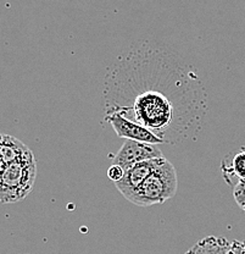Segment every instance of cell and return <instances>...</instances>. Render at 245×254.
Here are the masks:
<instances>
[{"instance_id":"obj_10","label":"cell","mask_w":245,"mask_h":254,"mask_svg":"<svg viewBox=\"0 0 245 254\" xmlns=\"http://www.w3.org/2000/svg\"><path fill=\"white\" fill-rule=\"evenodd\" d=\"M233 197L242 210H245V180H239L233 189Z\"/></svg>"},{"instance_id":"obj_3","label":"cell","mask_w":245,"mask_h":254,"mask_svg":"<svg viewBox=\"0 0 245 254\" xmlns=\"http://www.w3.org/2000/svg\"><path fill=\"white\" fill-rule=\"evenodd\" d=\"M0 200L2 204L25 199L37 179V161L33 153L15 163L0 166Z\"/></svg>"},{"instance_id":"obj_7","label":"cell","mask_w":245,"mask_h":254,"mask_svg":"<svg viewBox=\"0 0 245 254\" xmlns=\"http://www.w3.org/2000/svg\"><path fill=\"white\" fill-rule=\"evenodd\" d=\"M32 150L16 137L10 134H1L0 138V166L15 163L20 159L27 157Z\"/></svg>"},{"instance_id":"obj_1","label":"cell","mask_w":245,"mask_h":254,"mask_svg":"<svg viewBox=\"0 0 245 254\" xmlns=\"http://www.w3.org/2000/svg\"><path fill=\"white\" fill-rule=\"evenodd\" d=\"M105 113L146 127L165 144L194 139L207 114L206 92L188 62L156 41L134 42L109 66Z\"/></svg>"},{"instance_id":"obj_2","label":"cell","mask_w":245,"mask_h":254,"mask_svg":"<svg viewBox=\"0 0 245 254\" xmlns=\"http://www.w3.org/2000/svg\"><path fill=\"white\" fill-rule=\"evenodd\" d=\"M177 192V173L166 158L161 164L150 174L146 181L134 192L128 194L126 199L139 206L162 204L172 198Z\"/></svg>"},{"instance_id":"obj_6","label":"cell","mask_w":245,"mask_h":254,"mask_svg":"<svg viewBox=\"0 0 245 254\" xmlns=\"http://www.w3.org/2000/svg\"><path fill=\"white\" fill-rule=\"evenodd\" d=\"M163 158L152 159V160L143 161V163L134 165L130 170L126 171L125 176H123V179L120 182H116V189L120 190L123 197L126 198L146 181L147 177L150 176V174L161 164Z\"/></svg>"},{"instance_id":"obj_12","label":"cell","mask_w":245,"mask_h":254,"mask_svg":"<svg viewBox=\"0 0 245 254\" xmlns=\"http://www.w3.org/2000/svg\"><path fill=\"white\" fill-rule=\"evenodd\" d=\"M227 254H245V241H233Z\"/></svg>"},{"instance_id":"obj_9","label":"cell","mask_w":245,"mask_h":254,"mask_svg":"<svg viewBox=\"0 0 245 254\" xmlns=\"http://www.w3.org/2000/svg\"><path fill=\"white\" fill-rule=\"evenodd\" d=\"M229 247L231 242L225 237L207 236L196 242L184 254H227Z\"/></svg>"},{"instance_id":"obj_4","label":"cell","mask_w":245,"mask_h":254,"mask_svg":"<svg viewBox=\"0 0 245 254\" xmlns=\"http://www.w3.org/2000/svg\"><path fill=\"white\" fill-rule=\"evenodd\" d=\"M159 158H163V154L157 145L127 139L114 158V164L127 171L137 164Z\"/></svg>"},{"instance_id":"obj_5","label":"cell","mask_w":245,"mask_h":254,"mask_svg":"<svg viewBox=\"0 0 245 254\" xmlns=\"http://www.w3.org/2000/svg\"><path fill=\"white\" fill-rule=\"evenodd\" d=\"M105 120L112 126L114 131L120 138L131 139L147 144H165V142L157 136H155L152 132L147 129L146 127L138 125L133 121L128 120L125 116L120 115L117 113H105Z\"/></svg>"},{"instance_id":"obj_11","label":"cell","mask_w":245,"mask_h":254,"mask_svg":"<svg viewBox=\"0 0 245 254\" xmlns=\"http://www.w3.org/2000/svg\"><path fill=\"white\" fill-rule=\"evenodd\" d=\"M125 174L126 171L123 170L121 166L115 165V164H112V165L109 168V170H107V177H109L114 184H116V182H120L121 180L123 179V176H125Z\"/></svg>"},{"instance_id":"obj_8","label":"cell","mask_w":245,"mask_h":254,"mask_svg":"<svg viewBox=\"0 0 245 254\" xmlns=\"http://www.w3.org/2000/svg\"><path fill=\"white\" fill-rule=\"evenodd\" d=\"M222 174L223 179L233 186H236L239 180H245V147L236 153L229 163L227 159H223Z\"/></svg>"}]
</instances>
